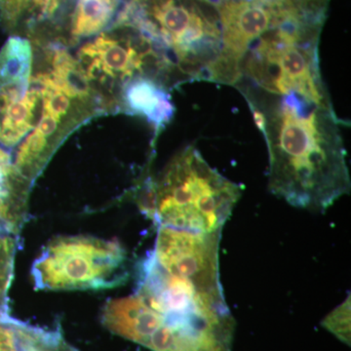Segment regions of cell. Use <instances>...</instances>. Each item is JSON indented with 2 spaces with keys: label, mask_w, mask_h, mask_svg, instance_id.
Wrapping results in <instances>:
<instances>
[{
  "label": "cell",
  "mask_w": 351,
  "mask_h": 351,
  "mask_svg": "<svg viewBox=\"0 0 351 351\" xmlns=\"http://www.w3.org/2000/svg\"><path fill=\"white\" fill-rule=\"evenodd\" d=\"M298 10L307 15L322 16L324 17L325 10L329 0H287Z\"/></svg>",
  "instance_id": "5bb4252c"
},
{
  "label": "cell",
  "mask_w": 351,
  "mask_h": 351,
  "mask_svg": "<svg viewBox=\"0 0 351 351\" xmlns=\"http://www.w3.org/2000/svg\"><path fill=\"white\" fill-rule=\"evenodd\" d=\"M129 258L119 242L93 237H59L32 263L36 290H103L129 278Z\"/></svg>",
  "instance_id": "277c9868"
},
{
  "label": "cell",
  "mask_w": 351,
  "mask_h": 351,
  "mask_svg": "<svg viewBox=\"0 0 351 351\" xmlns=\"http://www.w3.org/2000/svg\"><path fill=\"white\" fill-rule=\"evenodd\" d=\"M195 147L178 154L156 182L145 184L141 205L158 225L196 232L223 230L242 195Z\"/></svg>",
  "instance_id": "7a4b0ae2"
},
{
  "label": "cell",
  "mask_w": 351,
  "mask_h": 351,
  "mask_svg": "<svg viewBox=\"0 0 351 351\" xmlns=\"http://www.w3.org/2000/svg\"><path fill=\"white\" fill-rule=\"evenodd\" d=\"M283 0H221L216 7L221 29L219 82L237 85L240 64L249 46L276 20Z\"/></svg>",
  "instance_id": "52a82bcc"
},
{
  "label": "cell",
  "mask_w": 351,
  "mask_h": 351,
  "mask_svg": "<svg viewBox=\"0 0 351 351\" xmlns=\"http://www.w3.org/2000/svg\"><path fill=\"white\" fill-rule=\"evenodd\" d=\"M221 230L196 232L158 226L149 256L171 276L189 281L206 294L225 297L219 279Z\"/></svg>",
  "instance_id": "8992f818"
},
{
  "label": "cell",
  "mask_w": 351,
  "mask_h": 351,
  "mask_svg": "<svg viewBox=\"0 0 351 351\" xmlns=\"http://www.w3.org/2000/svg\"><path fill=\"white\" fill-rule=\"evenodd\" d=\"M284 6H291V5H284ZM284 6H281V7H284ZM313 17H314V16H313ZM315 18H317V17H315ZM318 19H320V18H318ZM321 20H323V19H321ZM323 21H324V20H323Z\"/></svg>",
  "instance_id": "ac0fdd59"
},
{
  "label": "cell",
  "mask_w": 351,
  "mask_h": 351,
  "mask_svg": "<svg viewBox=\"0 0 351 351\" xmlns=\"http://www.w3.org/2000/svg\"><path fill=\"white\" fill-rule=\"evenodd\" d=\"M32 50L27 39L13 36L0 52V80H31Z\"/></svg>",
  "instance_id": "30bf717a"
},
{
  "label": "cell",
  "mask_w": 351,
  "mask_h": 351,
  "mask_svg": "<svg viewBox=\"0 0 351 351\" xmlns=\"http://www.w3.org/2000/svg\"><path fill=\"white\" fill-rule=\"evenodd\" d=\"M43 329L13 319H0V351H36Z\"/></svg>",
  "instance_id": "8fae6325"
},
{
  "label": "cell",
  "mask_w": 351,
  "mask_h": 351,
  "mask_svg": "<svg viewBox=\"0 0 351 351\" xmlns=\"http://www.w3.org/2000/svg\"><path fill=\"white\" fill-rule=\"evenodd\" d=\"M322 25L297 9L281 11L242 59L239 82L244 80L249 85L244 92L263 90L278 96L295 92L330 103L318 60Z\"/></svg>",
  "instance_id": "3957f363"
},
{
  "label": "cell",
  "mask_w": 351,
  "mask_h": 351,
  "mask_svg": "<svg viewBox=\"0 0 351 351\" xmlns=\"http://www.w3.org/2000/svg\"><path fill=\"white\" fill-rule=\"evenodd\" d=\"M322 326L346 345L350 346V298L328 314Z\"/></svg>",
  "instance_id": "7c38bea8"
},
{
  "label": "cell",
  "mask_w": 351,
  "mask_h": 351,
  "mask_svg": "<svg viewBox=\"0 0 351 351\" xmlns=\"http://www.w3.org/2000/svg\"><path fill=\"white\" fill-rule=\"evenodd\" d=\"M36 351H77L69 346L59 330H44Z\"/></svg>",
  "instance_id": "4fadbf2b"
},
{
  "label": "cell",
  "mask_w": 351,
  "mask_h": 351,
  "mask_svg": "<svg viewBox=\"0 0 351 351\" xmlns=\"http://www.w3.org/2000/svg\"><path fill=\"white\" fill-rule=\"evenodd\" d=\"M121 0H77L71 22L73 38L94 36L112 22Z\"/></svg>",
  "instance_id": "9c48e42d"
},
{
  "label": "cell",
  "mask_w": 351,
  "mask_h": 351,
  "mask_svg": "<svg viewBox=\"0 0 351 351\" xmlns=\"http://www.w3.org/2000/svg\"><path fill=\"white\" fill-rule=\"evenodd\" d=\"M7 235H17V237H19V234L14 232L10 228H8V226L5 225V223H3L0 221V240L4 239Z\"/></svg>",
  "instance_id": "2e32d148"
},
{
  "label": "cell",
  "mask_w": 351,
  "mask_h": 351,
  "mask_svg": "<svg viewBox=\"0 0 351 351\" xmlns=\"http://www.w3.org/2000/svg\"><path fill=\"white\" fill-rule=\"evenodd\" d=\"M258 108L265 117L271 193L317 213L350 193L346 149L331 103L291 92Z\"/></svg>",
  "instance_id": "6da1fadb"
},
{
  "label": "cell",
  "mask_w": 351,
  "mask_h": 351,
  "mask_svg": "<svg viewBox=\"0 0 351 351\" xmlns=\"http://www.w3.org/2000/svg\"><path fill=\"white\" fill-rule=\"evenodd\" d=\"M284 7H292V6H284ZM284 7H281V9L284 8ZM294 8H295V7H294ZM295 9H297V8H295ZM299 11H300V10H299ZM308 16H309V15H308ZM311 17H313V16H311ZM313 18H315V17H313ZM315 19H318V18H315ZM318 20H320V21H322V22H324V21H323V20H321V19H318Z\"/></svg>",
  "instance_id": "e0dca14e"
},
{
  "label": "cell",
  "mask_w": 351,
  "mask_h": 351,
  "mask_svg": "<svg viewBox=\"0 0 351 351\" xmlns=\"http://www.w3.org/2000/svg\"><path fill=\"white\" fill-rule=\"evenodd\" d=\"M122 99L129 112L145 117L156 129L167 124L174 115L170 95L149 76H134L127 80Z\"/></svg>",
  "instance_id": "ba28073f"
},
{
  "label": "cell",
  "mask_w": 351,
  "mask_h": 351,
  "mask_svg": "<svg viewBox=\"0 0 351 351\" xmlns=\"http://www.w3.org/2000/svg\"><path fill=\"white\" fill-rule=\"evenodd\" d=\"M235 321L219 316L160 313L137 298L123 322L124 339L152 351H232Z\"/></svg>",
  "instance_id": "5b68a950"
},
{
  "label": "cell",
  "mask_w": 351,
  "mask_h": 351,
  "mask_svg": "<svg viewBox=\"0 0 351 351\" xmlns=\"http://www.w3.org/2000/svg\"><path fill=\"white\" fill-rule=\"evenodd\" d=\"M60 121L55 117H52L49 113L43 112V117L39 120L38 125H36V130L40 132L43 136H45L48 140H56L57 142V130L58 125Z\"/></svg>",
  "instance_id": "9a60e30c"
}]
</instances>
